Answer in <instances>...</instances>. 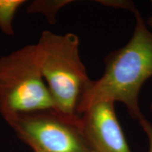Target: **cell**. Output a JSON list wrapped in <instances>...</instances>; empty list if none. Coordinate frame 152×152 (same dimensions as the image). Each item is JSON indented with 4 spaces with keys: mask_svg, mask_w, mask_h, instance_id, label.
<instances>
[{
    "mask_svg": "<svg viewBox=\"0 0 152 152\" xmlns=\"http://www.w3.org/2000/svg\"><path fill=\"white\" fill-rule=\"evenodd\" d=\"M134 14L136 24L130 40L106 56L103 75L91 80L82 96L79 116L95 104L119 102L139 123L144 119L138 95L144 83L152 77V33L140 12L137 10Z\"/></svg>",
    "mask_w": 152,
    "mask_h": 152,
    "instance_id": "cell-1",
    "label": "cell"
},
{
    "mask_svg": "<svg viewBox=\"0 0 152 152\" xmlns=\"http://www.w3.org/2000/svg\"><path fill=\"white\" fill-rule=\"evenodd\" d=\"M35 46L41 73L57 112L80 121L77 109L91 80L80 56L78 37L72 33L58 35L44 30Z\"/></svg>",
    "mask_w": 152,
    "mask_h": 152,
    "instance_id": "cell-2",
    "label": "cell"
},
{
    "mask_svg": "<svg viewBox=\"0 0 152 152\" xmlns=\"http://www.w3.org/2000/svg\"><path fill=\"white\" fill-rule=\"evenodd\" d=\"M45 111L57 112L41 73L35 45L0 57V114L4 119L10 123L20 115Z\"/></svg>",
    "mask_w": 152,
    "mask_h": 152,
    "instance_id": "cell-3",
    "label": "cell"
},
{
    "mask_svg": "<svg viewBox=\"0 0 152 152\" xmlns=\"http://www.w3.org/2000/svg\"><path fill=\"white\" fill-rule=\"evenodd\" d=\"M9 125L33 150L42 152H90L75 121L55 111H39L16 118Z\"/></svg>",
    "mask_w": 152,
    "mask_h": 152,
    "instance_id": "cell-4",
    "label": "cell"
},
{
    "mask_svg": "<svg viewBox=\"0 0 152 152\" xmlns=\"http://www.w3.org/2000/svg\"><path fill=\"white\" fill-rule=\"evenodd\" d=\"M81 130L90 152H131L114 103L100 102L80 115Z\"/></svg>",
    "mask_w": 152,
    "mask_h": 152,
    "instance_id": "cell-5",
    "label": "cell"
},
{
    "mask_svg": "<svg viewBox=\"0 0 152 152\" xmlns=\"http://www.w3.org/2000/svg\"><path fill=\"white\" fill-rule=\"evenodd\" d=\"M26 2L25 0H0V30L3 33L9 36L14 35V16Z\"/></svg>",
    "mask_w": 152,
    "mask_h": 152,
    "instance_id": "cell-6",
    "label": "cell"
},
{
    "mask_svg": "<svg viewBox=\"0 0 152 152\" xmlns=\"http://www.w3.org/2000/svg\"><path fill=\"white\" fill-rule=\"evenodd\" d=\"M73 2L69 0H36L27 8V12L42 14L49 23L54 24L56 21V14L62 7Z\"/></svg>",
    "mask_w": 152,
    "mask_h": 152,
    "instance_id": "cell-7",
    "label": "cell"
},
{
    "mask_svg": "<svg viewBox=\"0 0 152 152\" xmlns=\"http://www.w3.org/2000/svg\"><path fill=\"white\" fill-rule=\"evenodd\" d=\"M101 3L106 6H111V7H118V8H123L128 9L134 13L137 11L134 4L128 1H99Z\"/></svg>",
    "mask_w": 152,
    "mask_h": 152,
    "instance_id": "cell-8",
    "label": "cell"
},
{
    "mask_svg": "<svg viewBox=\"0 0 152 152\" xmlns=\"http://www.w3.org/2000/svg\"><path fill=\"white\" fill-rule=\"evenodd\" d=\"M140 124L142 125V128H143L144 131L145 132L146 134L147 135L148 140H149V152H152V125L145 118L142 120V121H140Z\"/></svg>",
    "mask_w": 152,
    "mask_h": 152,
    "instance_id": "cell-9",
    "label": "cell"
},
{
    "mask_svg": "<svg viewBox=\"0 0 152 152\" xmlns=\"http://www.w3.org/2000/svg\"><path fill=\"white\" fill-rule=\"evenodd\" d=\"M151 4H152V1H151ZM149 23H150V24H151V27H152V16L151 17V18H150ZM151 110L152 111V102H151Z\"/></svg>",
    "mask_w": 152,
    "mask_h": 152,
    "instance_id": "cell-10",
    "label": "cell"
},
{
    "mask_svg": "<svg viewBox=\"0 0 152 152\" xmlns=\"http://www.w3.org/2000/svg\"><path fill=\"white\" fill-rule=\"evenodd\" d=\"M34 152H42L40 151H38V150H33Z\"/></svg>",
    "mask_w": 152,
    "mask_h": 152,
    "instance_id": "cell-11",
    "label": "cell"
}]
</instances>
